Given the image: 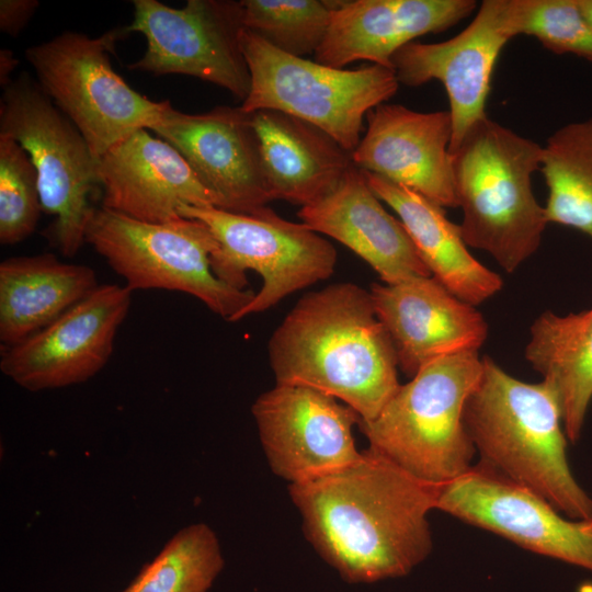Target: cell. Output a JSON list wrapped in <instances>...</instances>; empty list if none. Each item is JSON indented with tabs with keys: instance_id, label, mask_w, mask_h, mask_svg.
Returning a JSON list of instances; mask_svg holds the SVG:
<instances>
[{
	"instance_id": "2e32d148",
	"label": "cell",
	"mask_w": 592,
	"mask_h": 592,
	"mask_svg": "<svg viewBox=\"0 0 592 592\" xmlns=\"http://www.w3.org/2000/svg\"><path fill=\"white\" fill-rule=\"evenodd\" d=\"M151 130L185 158L217 198V208L253 214L273 201L251 113L217 106L186 114L172 107Z\"/></svg>"
},
{
	"instance_id": "6da1fadb",
	"label": "cell",
	"mask_w": 592,
	"mask_h": 592,
	"mask_svg": "<svg viewBox=\"0 0 592 592\" xmlns=\"http://www.w3.org/2000/svg\"><path fill=\"white\" fill-rule=\"evenodd\" d=\"M439 488L368 446L350 466L288 485V492L323 561L349 583H375L405 577L428 558Z\"/></svg>"
},
{
	"instance_id": "9a60e30c",
	"label": "cell",
	"mask_w": 592,
	"mask_h": 592,
	"mask_svg": "<svg viewBox=\"0 0 592 592\" xmlns=\"http://www.w3.org/2000/svg\"><path fill=\"white\" fill-rule=\"evenodd\" d=\"M436 509L533 553L592 571V517L570 519L480 464L439 488Z\"/></svg>"
},
{
	"instance_id": "1f68e13d",
	"label": "cell",
	"mask_w": 592,
	"mask_h": 592,
	"mask_svg": "<svg viewBox=\"0 0 592 592\" xmlns=\"http://www.w3.org/2000/svg\"><path fill=\"white\" fill-rule=\"evenodd\" d=\"M19 59L8 48L0 49V84L4 89L12 81L10 76L16 68Z\"/></svg>"
},
{
	"instance_id": "d6986e66",
	"label": "cell",
	"mask_w": 592,
	"mask_h": 592,
	"mask_svg": "<svg viewBox=\"0 0 592 592\" xmlns=\"http://www.w3.org/2000/svg\"><path fill=\"white\" fill-rule=\"evenodd\" d=\"M102 206L147 223L179 218L184 206H215V195L168 141L138 129L96 160Z\"/></svg>"
},
{
	"instance_id": "603a6c76",
	"label": "cell",
	"mask_w": 592,
	"mask_h": 592,
	"mask_svg": "<svg viewBox=\"0 0 592 592\" xmlns=\"http://www.w3.org/2000/svg\"><path fill=\"white\" fill-rule=\"evenodd\" d=\"M363 172L374 193L398 215L431 275L446 289L471 306L501 291L500 275L473 257L458 224L446 217L443 207L403 185Z\"/></svg>"
},
{
	"instance_id": "f546056e",
	"label": "cell",
	"mask_w": 592,
	"mask_h": 592,
	"mask_svg": "<svg viewBox=\"0 0 592 592\" xmlns=\"http://www.w3.org/2000/svg\"><path fill=\"white\" fill-rule=\"evenodd\" d=\"M516 27L555 54L592 62V25L579 0H516Z\"/></svg>"
},
{
	"instance_id": "4fadbf2b",
	"label": "cell",
	"mask_w": 592,
	"mask_h": 592,
	"mask_svg": "<svg viewBox=\"0 0 592 592\" xmlns=\"http://www.w3.org/2000/svg\"><path fill=\"white\" fill-rule=\"evenodd\" d=\"M132 293L125 285H99L36 333L2 346L1 372L30 391L87 382L111 358Z\"/></svg>"
},
{
	"instance_id": "e0dca14e",
	"label": "cell",
	"mask_w": 592,
	"mask_h": 592,
	"mask_svg": "<svg viewBox=\"0 0 592 592\" xmlns=\"http://www.w3.org/2000/svg\"><path fill=\"white\" fill-rule=\"evenodd\" d=\"M367 128L352 161L363 171L403 185L439 206L457 208L448 111L418 112L382 103L366 114Z\"/></svg>"
},
{
	"instance_id": "277c9868",
	"label": "cell",
	"mask_w": 592,
	"mask_h": 592,
	"mask_svg": "<svg viewBox=\"0 0 592 592\" xmlns=\"http://www.w3.org/2000/svg\"><path fill=\"white\" fill-rule=\"evenodd\" d=\"M451 153L465 243L513 273L537 251L548 224L532 187L543 146L487 115Z\"/></svg>"
},
{
	"instance_id": "cb8c5ba5",
	"label": "cell",
	"mask_w": 592,
	"mask_h": 592,
	"mask_svg": "<svg viewBox=\"0 0 592 592\" xmlns=\"http://www.w3.org/2000/svg\"><path fill=\"white\" fill-rule=\"evenodd\" d=\"M99 286L93 269L52 253L0 263V341L14 345L36 333Z\"/></svg>"
},
{
	"instance_id": "8fae6325",
	"label": "cell",
	"mask_w": 592,
	"mask_h": 592,
	"mask_svg": "<svg viewBox=\"0 0 592 592\" xmlns=\"http://www.w3.org/2000/svg\"><path fill=\"white\" fill-rule=\"evenodd\" d=\"M127 32L146 38V52L132 70L185 75L217 84L244 101L251 86L240 46V1L189 0L181 9L157 0H134Z\"/></svg>"
},
{
	"instance_id": "52a82bcc",
	"label": "cell",
	"mask_w": 592,
	"mask_h": 592,
	"mask_svg": "<svg viewBox=\"0 0 592 592\" xmlns=\"http://www.w3.org/2000/svg\"><path fill=\"white\" fill-rule=\"evenodd\" d=\"M240 46L251 78L246 113L275 110L303 119L352 152L363 119L394 96L399 82L394 69L372 64L339 69L285 54L243 29Z\"/></svg>"
},
{
	"instance_id": "d6a6232c",
	"label": "cell",
	"mask_w": 592,
	"mask_h": 592,
	"mask_svg": "<svg viewBox=\"0 0 592 592\" xmlns=\"http://www.w3.org/2000/svg\"><path fill=\"white\" fill-rule=\"evenodd\" d=\"M579 4L584 13L585 18L592 25V0H579Z\"/></svg>"
},
{
	"instance_id": "d4e9b609",
	"label": "cell",
	"mask_w": 592,
	"mask_h": 592,
	"mask_svg": "<svg viewBox=\"0 0 592 592\" xmlns=\"http://www.w3.org/2000/svg\"><path fill=\"white\" fill-rule=\"evenodd\" d=\"M524 356L556 394L566 436L576 443L592 401V307L566 316L542 312Z\"/></svg>"
},
{
	"instance_id": "7402d4cb",
	"label": "cell",
	"mask_w": 592,
	"mask_h": 592,
	"mask_svg": "<svg viewBox=\"0 0 592 592\" xmlns=\"http://www.w3.org/2000/svg\"><path fill=\"white\" fill-rule=\"evenodd\" d=\"M272 200L312 204L354 166L352 152L320 128L275 110L251 113Z\"/></svg>"
},
{
	"instance_id": "4dcf8cb0",
	"label": "cell",
	"mask_w": 592,
	"mask_h": 592,
	"mask_svg": "<svg viewBox=\"0 0 592 592\" xmlns=\"http://www.w3.org/2000/svg\"><path fill=\"white\" fill-rule=\"evenodd\" d=\"M39 7L37 0H1L0 30L16 37Z\"/></svg>"
},
{
	"instance_id": "ffe728a7",
	"label": "cell",
	"mask_w": 592,
	"mask_h": 592,
	"mask_svg": "<svg viewBox=\"0 0 592 592\" xmlns=\"http://www.w3.org/2000/svg\"><path fill=\"white\" fill-rule=\"evenodd\" d=\"M476 8L474 0H337L315 61L343 69L368 60L392 69L405 45L454 26Z\"/></svg>"
},
{
	"instance_id": "ac0fdd59",
	"label": "cell",
	"mask_w": 592,
	"mask_h": 592,
	"mask_svg": "<svg viewBox=\"0 0 592 592\" xmlns=\"http://www.w3.org/2000/svg\"><path fill=\"white\" fill-rule=\"evenodd\" d=\"M369 293L394 345L398 368L409 377L437 358L479 352L487 339L483 316L433 276L374 283Z\"/></svg>"
},
{
	"instance_id": "484cf974",
	"label": "cell",
	"mask_w": 592,
	"mask_h": 592,
	"mask_svg": "<svg viewBox=\"0 0 592 592\" xmlns=\"http://www.w3.org/2000/svg\"><path fill=\"white\" fill-rule=\"evenodd\" d=\"M539 170L548 187V224L592 239V117L556 129L543 146Z\"/></svg>"
},
{
	"instance_id": "f1b7e54d",
	"label": "cell",
	"mask_w": 592,
	"mask_h": 592,
	"mask_svg": "<svg viewBox=\"0 0 592 592\" xmlns=\"http://www.w3.org/2000/svg\"><path fill=\"white\" fill-rule=\"evenodd\" d=\"M41 210L37 172L29 153L0 134V242L15 244L30 237Z\"/></svg>"
},
{
	"instance_id": "5bb4252c",
	"label": "cell",
	"mask_w": 592,
	"mask_h": 592,
	"mask_svg": "<svg viewBox=\"0 0 592 592\" xmlns=\"http://www.w3.org/2000/svg\"><path fill=\"white\" fill-rule=\"evenodd\" d=\"M517 35L516 0H485L454 37L439 43L414 41L392 56L399 84L418 87L439 80L445 88L453 127L451 152L487 116L494 65L505 44Z\"/></svg>"
},
{
	"instance_id": "83f0119b",
	"label": "cell",
	"mask_w": 592,
	"mask_h": 592,
	"mask_svg": "<svg viewBox=\"0 0 592 592\" xmlns=\"http://www.w3.org/2000/svg\"><path fill=\"white\" fill-rule=\"evenodd\" d=\"M243 26L278 50L304 57L317 52L337 1L242 0Z\"/></svg>"
},
{
	"instance_id": "ba28073f",
	"label": "cell",
	"mask_w": 592,
	"mask_h": 592,
	"mask_svg": "<svg viewBox=\"0 0 592 592\" xmlns=\"http://www.w3.org/2000/svg\"><path fill=\"white\" fill-rule=\"evenodd\" d=\"M86 242L124 278L132 292H182L227 321H232L255 295L216 277L210 257L218 242L198 219L179 217L147 223L101 206L90 218Z\"/></svg>"
},
{
	"instance_id": "44dd1931",
	"label": "cell",
	"mask_w": 592,
	"mask_h": 592,
	"mask_svg": "<svg viewBox=\"0 0 592 592\" xmlns=\"http://www.w3.org/2000/svg\"><path fill=\"white\" fill-rule=\"evenodd\" d=\"M297 215L311 230L356 253L385 284L432 276L402 223L385 209L355 166L333 191Z\"/></svg>"
},
{
	"instance_id": "8992f818",
	"label": "cell",
	"mask_w": 592,
	"mask_h": 592,
	"mask_svg": "<svg viewBox=\"0 0 592 592\" xmlns=\"http://www.w3.org/2000/svg\"><path fill=\"white\" fill-rule=\"evenodd\" d=\"M128 33L114 29L98 37L77 32L25 50L36 80L72 122L98 160L138 129H152L173 107L140 94L113 69L115 43Z\"/></svg>"
},
{
	"instance_id": "9c48e42d",
	"label": "cell",
	"mask_w": 592,
	"mask_h": 592,
	"mask_svg": "<svg viewBox=\"0 0 592 592\" xmlns=\"http://www.w3.org/2000/svg\"><path fill=\"white\" fill-rule=\"evenodd\" d=\"M0 134L29 153L38 179L42 209L54 215L50 237L65 257L86 242L99 184L96 159L72 122L54 104L37 80L22 72L3 89Z\"/></svg>"
},
{
	"instance_id": "3957f363",
	"label": "cell",
	"mask_w": 592,
	"mask_h": 592,
	"mask_svg": "<svg viewBox=\"0 0 592 592\" xmlns=\"http://www.w3.org/2000/svg\"><path fill=\"white\" fill-rule=\"evenodd\" d=\"M481 466L548 501L563 515L592 517V498L567 459L560 406L544 380L522 382L482 356V372L463 413Z\"/></svg>"
},
{
	"instance_id": "7c38bea8",
	"label": "cell",
	"mask_w": 592,
	"mask_h": 592,
	"mask_svg": "<svg viewBox=\"0 0 592 592\" xmlns=\"http://www.w3.org/2000/svg\"><path fill=\"white\" fill-rule=\"evenodd\" d=\"M251 413L271 470L289 485L337 473L361 455L353 436L360 415L320 390L276 384Z\"/></svg>"
},
{
	"instance_id": "5b68a950",
	"label": "cell",
	"mask_w": 592,
	"mask_h": 592,
	"mask_svg": "<svg viewBox=\"0 0 592 592\" xmlns=\"http://www.w3.org/2000/svg\"><path fill=\"white\" fill-rule=\"evenodd\" d=\"M481 372L482 357L476 351L423 366L373 420L360 421L369 447L436 487L466 474L477 453L463 413Z\"/></svg>"
},
{
	"instance_id": "4316f807",
	"label": "cell",
	"mask_w": 592,
	"mask_h": 592,
	"mask_svg": "<svg viewBox=\"0 0 592 592\" xmlns=\"http://www.w3.org/2000/svg\"><path fill=\"white\" fill-rule=\"evenodd\" d=\"M224 567L216 533L194 523L177 532L121 592H209Z\"/></svg>"
},
{
	"instance_id": "7a4b0ae2",
	"label": "cell",
	"mask_w": 592,
	"mask_h": 592,
	"mask_svg": "<svg viewBox=\"0 0 592 592\" xmlns=\"http://www.w3.org/2000/svg\"><path fill=\"white\" fill-rule=\"evenodd\" d=\"M280 385L306 386L373 420L400 386L394 345L369 291L335 283L303 296L269 341Z\"/></svg>"
},
{
	"instance_id": "30bf717a",
	"label": "cell",
	"mask_w": 592,
	"mask_h": 592,
	"mask_svg": "<svg viewBox=\"0 0 592 592\" xmlns=\"http://www.w3.org/2000/svg\"><path fill=\"white\" fill-rule=\"evenodd\" d=\"M179 216L203 221L218 242L210 257L216 277L246 289L247 271H255L263 285L234 318L263 312L294 292L327 280L334 271L337 250L305 224L278 216L267 206L253 214L215 206H184Z\"/></svg>"
}]
</instances>
